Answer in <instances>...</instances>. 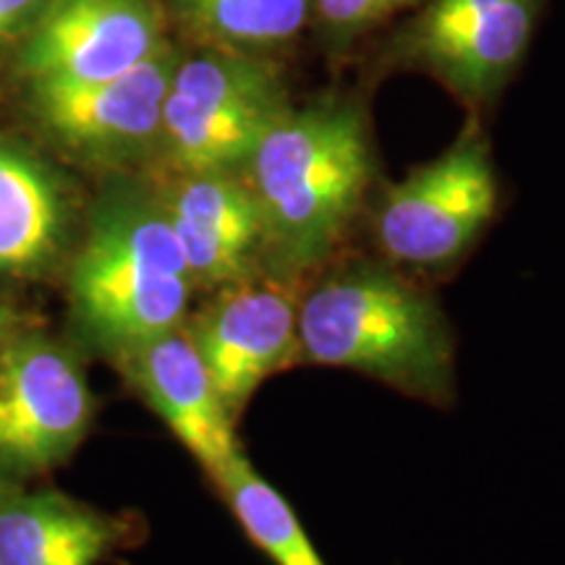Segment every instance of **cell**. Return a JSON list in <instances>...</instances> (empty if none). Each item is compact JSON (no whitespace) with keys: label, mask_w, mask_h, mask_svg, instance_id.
Instances as JSON below:
<instances>
[{"label":"cell","mask_w":565,"mask_h":565,"mask_svg":"<svg viewBox=\"0 0 565 565\" xmlns=\"http://www.w3.org/2000/svg\"><path fill=\"white\" fill-rule=\"evenodd\" d=\"M26 324H32L26 320V315L21 312V309L13 303L9 296L0 294V351L9 345V341L13 335L19 333V330H24Z\"/></svg>","instance_id":"obj_19"},{"label":"cell","mask_w":565,"mask_h":565,"mask_svg":"<svg viewBox=\"0 0 565 565\" xmlns=\"http://www.w3.org/2000/svg\"><path fill=\"white\" fill-rule=\"evenodd\" d=\"M63 275L71 341L105 362L181 328L196 294L154 183L139 173L108 175Z\"/></svg>","instance_id":"obj_1"},{"label":"cell","mask_w":565,"mask_h":565,"mask_svg":"<svg viewBox=\"0 0 565 565\" xmlns=\"http://www.w3.org/2000/svg\"><path fill=\"white\" fill-rule=\"evenodd\" d=\"M141 404L171 429L210 482L242 456L236 419L223 406L217 387L186 328L168 330L131 345L110 362Z\"/></svg>","instance_id":"obj_12"},{"label":"cell","mask_w":565,"mask_h":565,"mask_svg":"<svg viewBox=\"0 0 565 565\" xmlns=\"http://www.w3.org/2000/svg\"><path fill=\"white\" fill-rule=\"evenodd\" d=\"M166 45L158 0H47L17 47V71L26 87L103 82Z\"/></svg>","instance_id":"obj_10"},{"label":"cell","mask_w":565,"mask_h":565,"mask_svg":"<svg viewBox=\"0 0 565 565\" xmlns=\"http://www.w3.org/2000/svg\"><path fill=\"white\" fill-rule=\"evenodd\" d=\"M154 183L196 291L252 280L265 270V225L242 173H154Z\"/></svg>","instance_id":"obj_11"},{"label":"cell","mask_w":565,"mask_h":565,"mask_svg":"<svg viewBox=\"0 0 565 565\" xmlns=\"http://www.w3.org/2000/svg\"><path fill=\"white\" fill-rule=\"evenodd\" d=\"M299 296L296 282L257 275L210 294L183 322L236 422L267 380L303 362Z\"/></svg>","instance_id":"obj_9"},{"label":"cell","mask_w":565,"mask_h":565,"mask_svg":"<svg viewBox=\"0 0 565 565\" xmlns=\"http://www.w3.org/2000/svg\"><path fill=\"white\" fill-rule=\"evenodd\" d=\"M79 231L66 175L0 131V280L40 282L63 275Z\"/></svg>","instance_id":"obj_13"},{"label":"cell","mask_w":565,"mask_h":565,"mask_svg":"<svg viewBox=\"0 0 565 565\" xmlns=\"http://www.w3.org/2000/svg\"><path fill=\"white\" fill-rule=\"evenodd\" d=\"M212 484L246 540L273 565H328L291 503L254 469L246 454L233 458Z\"/></svg>","instance_id":"obj_15"},{"label":"cell","mask_w":565,"mask_h":565,"mask_svg":"<svg viewBox=\"0 0 565 565\" xmlns=\"http://www.w3.org/2000/svg\"><path fill=\"white\" fill-rule=\"evenodd\" d=\"M542 6L545 0H429L391 40V53L463 103H490L524 61Z\"/></svg>","instance_id":"obj_8"},{"label":"cell","mask_w":565,"mask_h":565,"mask_svg":"<svg viewBox=\"0 0 565 565\" xmlns=\"http://www.w3.org/2000/svg\"><path fill=\"white\" fill-rule=\"evenodd\" d=\"M494 210L490 139L471 118L435 160L385 186L372 212V236L398 270H445L475 246Z\"/></svg>","instance_id":"obj_5"},{"label":"cell","mask_w":565,"mask_h":565,"mask_svg":"<svg viewBox=\"0 0 565 565\" xmlns=\"http://www.w3.org/2000/svg\"><path fill=\"white\" fill-rule=\"evenodd\" d=\"M416 0H312V21L333 53H345L359 38Z\"/></svg>","instance_id":"obj_17"},{"label":"cell","mask_w":565,"mask_h":565,"mask_svg":"<svg viewBox=\"0 0 565 565\" xmlns=\"http://www.w3.org/2000/svg\"><path fill=\"white\" fill-rule=\"evenodd\" d=\"M189 32L215 47L267 55L312 21V0H168Z\"/></svg>","instance_id":"obj_16"},{"label":"cell","mask_w":565,"mask_h":565,"mask_svg":"<svg viewBox=\"0 0 565 565\" xmlns=\"http://www.w3.org/2000/svg\"><path fill=\"white\" fill-rule=\"evenodd\" d=\"M74 341L26 324L0 351V479L32 482L74 458L97 401Z\"/></svg>","instance_id":"obj_6"},{"label":"cell","mask_w":565,"mask_h":565,"mask_svg":"<svg viewBox=\"0 0 565 565\" xmlns=\"http://www.w3.org/2000/svg\"><path fill=\"white\" fill-rule=\"evenodd\" d=\"M145 540L134 513H110L53 487L0 479V565H100Z\"/></svg>","instance_id":"obj_14"},{"label":"cell","mask_w":565,"mask_h":565,"mask_svg":"<svg viewBox=\"0 0 565 565\" xmlns=\"http://www.w3.org/2000/svg\"><path fill=\"white\" fill-rule=\"evenodd\" d=\"M181 53L166 45L113 79L89 84H32L26 108L63 154L89 168L134 173L158 158L162 105Z\"/></svg>","instance_id":"obj_7"},{"label":"cell","mask_w":565,"mask_h":565,"mask_svg":"<svg viewBox=\"0 0 565 565\" xmlns=\"http://www.w3.org/2000/svg\"><path fill=\"white\" fill-rule=\"evenodd\" d=\"M47 0H0V58L17 51Z\"/></svg>","instance_id":"obj_18"},{"label":"cell","mask_w":565,"mask_h":565,"mask_svg":"<svg viewBox=\"0 0 565 565\" xmlns=\"http://www.w3.org/2000/svg\"><path fill=\"white\" fill-rule=\"evenodd\" d=\"M301 359L351 370L433 406L456 393V341L440 303L385 259H335L299 296Z\"/></svg>","instance_id":"obj_3"},{"label":"cell","mask_w":565,"mask_h":565,"mask_svg":"<svg viewBox=\"0 0 565 565\" xmlns=\"http://www.w3.org/2000/svg\"><path fill=\"white\" fill-rule=\"evenodd\" d=\"M242 175L263 215L267 275L303 288L335 263L372 186L366 110L338 95L291 105Z\"/></svg>","instance_id":"obj_2"},{"label":"cell","mask_w":565,"mask_h":565,"mask_svg":"<svg viewBox=\"0 0 565 565\" xmlns=\"http://www.w3.org/2000/svg\"><path fill=\"white\" fill-rule=\"evenodd\" d=\"M291 108L280 71L263 55L207 45L175 63L158 145L160 173H242Z\"/></svg>","instance_id":"obj_4"}]
</instances>
